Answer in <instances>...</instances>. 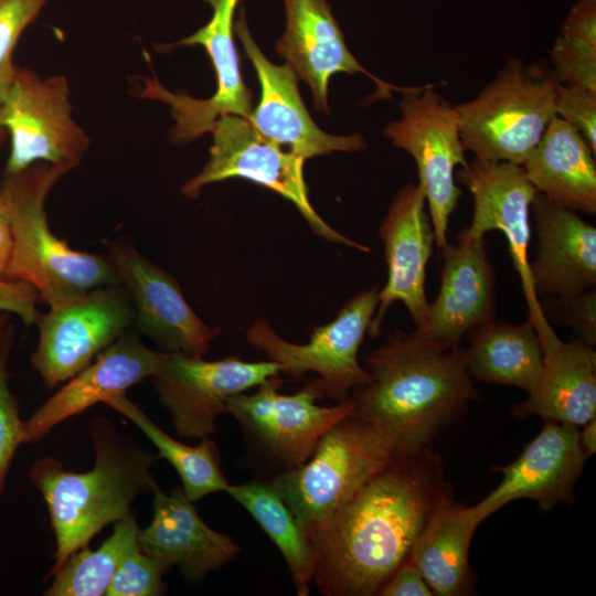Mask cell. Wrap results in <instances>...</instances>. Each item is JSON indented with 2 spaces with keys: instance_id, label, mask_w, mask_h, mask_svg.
Segmentation results:
<instances>
[{
  "instance_id": "obj_4",
  "label": "cell",
  "mask_w": 596,
  "mask_h": 596,
  "mask_svg": "<svg viewBox=\"0 0 596 596\" xmlns=\"http://www.w3.org/2000/svg\"><path fill=\"white\" fill-rule=\"evenodd\" d=\"M70 170L65 164L40 161L19 172L3 173L0 182L13 233L6 278L31 285L50 307L100 286L121 284L108 257L71 248L49 226L45 200Z\"/></svg>"
},
{
  "instance_id": "obj_8",
  "label": "cell",
  "mask_w": 596,
  "mask_h": 596,
  "mask_svg": "<svg viewBox=\"0 0 596 596\" xmlns=\"http://www.w3.org/2000/svg\"><path fill=\"white\" fill-rule=\"evenodd\" d=\"M433 87L429 84L402 93V116L389 123L383 134L392 146L409 153L416 163L417 183L425 195L435 244L440 251L448 243L449 219L462 194L455 183V168L467 167L469 162L460 138L457 109Z\"/></svg>"
},
{
  "instance_id": "obj_32",
  "label": "cell",
  "mask_w": 596,
  "mask_h": 596,
  "mask_svg": "<svg viewBox=\"0 0 596 596\" xmlns=\"http://www.w3.org/2000/svg\"><path fill=\"white\" fill-rule=\"evenodd\" d=\"M13 343L10 324L0 340V496L18 447L23 444V421L19 404L9 387L8 361Z\"/></svg>"
},
{
  "instance_id": "obj_5",
  "label": "cell",
  "mask_w": 596,
  "mask_h": 596,
  "mask_svg": "<svg viewBox=\"0 0 596 596\" xmlns=\"http://www.w3.org/2000/svg\"><path fill=\"white\" fill-rule=\"evenodd\" d=\"M552 74L510 57L471 100L455 105L466 151L522 166L556 116Z\"/></svg>"
},
{
  "instance_id": "obj_36",
  "label": "cell",
  "mask_w": 596,
  "mask_h": 596,
  "mask_svg": "<svg viewBox=\"0 0 596 596\" xmlns=\"http://www.w3.org/2000/svg\"><path fill=\"white\" fill-rule=\"evenodd\" d=\"M544 315H549L561 326L567 327L587 345L596 344V290L588 289L579 295L565 298L543 297Z\"/></svg>"
},
{
  "instance_id": "obj_27",
  "label": "cell",
  "mask_w": 596,
  "mask_h": 596,
  "mask_svg": "<svg viewBox=\"0 0 596 596\" xmlns=\"http://www.w3.org/2000/svg\"><path fill=\"white\" fill-rule=\"evenodd\" d=\"M482 520L473 507L445 500L416 539L408 560L422 572L434 595L462 596L475 590L469 562L473 533Z\"/></svg>"
},
{
  "instance_id": "obj_14",
  "label": "cell",
  "mask_w": 596,
  "mask_h": 596,
  "mask_svg": "<svg viewBox=\"0 0 596 596\" xmlns=\"http://www.w3.org/2000/svg\"><path fill=\"white\" fill-rule=\"evenodd\" d=\"M274 361L248 362L237 356L215 361L163 352L151 375L161 405L169 411L181 438H203L215 432L216 418L226 413L234 395L277 376Z\"/></svg>"
},
{
  "instance_id": "obj_23",
  "label": "cell",
  "mask_w": 596,
  "mask_h": 596,
  "mask_svg": "<svg viewBox=\"0 0 596 596\" xmlns=\"http://www.w3.org/2000/svg\"><path fill=\"white\" fill-rule=\"evenodd\" d=\"M531 212L536 244L529 269L536 296L565 298L595 288L596 227L539 192Z\"/></svg>"
},
{
  "instance_id": "obj_33",
  "label": "cell",
  "mask_w": 596,
  "mask_h": 596,
  "mask_svg": "<svg viewBox=\"0 0 596 596\" xmlns=\"http://www.w3.org/2000/svg\"><path fill=\"white\" fill-rule=\"evenodd\" d=\"M47 0H0V105L13 82L15 45L29 24L40 14Z\"/></svg>"
},
{
  "instance_id": "obj_17",
  "label": "cell",
  "mask_w": 596,
  "mask_h": 596,
  "mask_svg": "<svg viewBox=\"0 0 596 596\" xmlns=\"http://www.w3.org/2000/svg\"><path fill=\"white\" fill-rule=\"evenodd\" d=\"M384 247L387 278L379 290L377 306L368 333H381L390 307L403 302L416 329H425L429 302L426 296V267L433 253L435 234L426 199L418 183L405 184L393 198L379 228Z\"/></svg>"
},
{
  "instance_id": "obj_41",
  "label": "cell",
  "mask_w": 596,
  "mask_h": 596,
  "mask_svg": "<svg viewBox=\"0 0 596 596\" xmlns=\"http://www.w3.org/2000/svg\"><path fill=\"white\" fill-rule=\"evenodd\" d=\"M13 248L11 213L8 202L0 192V277L6 278Z\"/></svg>"
},
{
  "instance_id": "obj_35",
  "label": "cell",
  "mask_w": 596,
  "mask_h": 596,
  "mask_svg": "<svg viewBox=\"0 0 596 596\" xmlns=\"http://www.w3.org/2000/svg\"><path fill=\"white\" fill-rule=\"evenodd\" d=\"M552 76L560 84L596 92V47L558 35L550 52Z\"/></svg>"
},
{
  "instance_id": "obj_25",
  "label": "cell",
  "mask_w": 596,
  "mask_h": 596,
  "mask_svg": "<svg viewBox=\"0 0 596 596\" xmlns=\"http://www.w3.org/2000/svg\"><path fill=\"white\" fill-rule=\"evenodd\" d=\"M511 416L583 426L596 417V353L577 338L558 339L544 351V368L528 398L511 408Z\"/></svg>"
},
{
  "instance_id": "obj_31",
  "label": "cell",
  "mask_w": 596,
  "mask_h": 596,
  "mask_svg": "<svg viewBox=\"0 0 596 596\" xmlns=\"http://www.w3.org/2000/svg\"><path fill=\"white\" fill-rule=\"evenodd\" d=\"M139 528L129 515L115 522L114 530L99 547L73 553L51 576L46 596H102L125 556L138 544Z\"/></svg>"
},
{
  "instance_id": "obj_26",
  "label": "cell",
  "mask_w": 596,
  "mask_h": 596,
  "mask_svg": "<svg viewBox=\"0 0 596 596\" xmlns=\"http://www.w3.org/2000/svg\"><path fill=\"white\" fill-rule=\"evenodd\" d=\"M522 167L539 193L572 211L596 213L595 152L564 119L553 117Z\"/></svg>"
},
{
  "instance_id": "obj_42",
  "label": "cell",
  "mask_w": 596,
  "mask_h": 596,
  "mask_svg": "<svg viewBox=\"0 0 596 596\" xmlns=\"http://www.w3.org/2000/svg\"><path fill=\"white\" fill-rule=\"evenodd\" d=\"M578 443L582 450L589 458L596 451V417L587 422L578 430Z\"/></svg>"
},
{
  "instance_id": "obj_20",
  "label": "cell",
  "mask_w": 596,
  "mask_h": 596,
  "mask_svg": "<svg viewBox=\"0 0 596 596\" xmlns=\"http://www.w3.org/2000/svg\"><path fill=\"white\" fill-rule=\"evenodd\" d=\"M162 354L127 330L23 421V443H35L63 421L126 394L132 385L151 377Z\"/></svg>"
},
{
  "instance_id": "obj_21",
  "label": "cell",
  "mask_w": 596,
  "mask_h": 596,
  "mask_svg": "<svg viewBox=\"0 0 596 596\" xmlns=\"http://www.w3.org/2000/svg\"><path fill=\"white\" fill-rule=\"evenodd\" d=\"M440 287L429 304L422 336L447 344H460L475 328L496 320L494 268L489 260L486 237L458 234L457 243L441 249Z\"/></svg>"
},
{
  "instance_id": "obj_1",
  "label": "cell",
  "mask_w": 596,
  "mask_h": 596,
  "mask_svg": "<svg viewBox=\"0 0 596 596\" xmlns=\"http://www.w3.org/2000/svg\"><path fill=\"white\" fill-rule=\"evenodd\" d=\"M453 493L443 459L432 446L396 455L328 518L306 530L319 593L377 595Z\"/></svg>"
},
{
  "instance_id": "obj_22",
  "label": "cell",
  "mask_w": 596,
  "mask_h": 596,
  "mask_svg": "<svg viewBox=\"0 0 596 596\" xmlns=\"http://www.w3.org/2000/svg\"><path fill=\"white\" fill-rule=\"evenodd\" d=\"M283 1L286 29L275 45L276 52L310 86L317 111L329 113L328 83L339 72L369 76L383 98H391V89L404 93L413 88L391 85L361 66L350 53L327 0Z\"/></svg>"
},
{
  "instance_id": "obj_30",
  "label": "cell",
  "mask_w": 596,
  "mask_h": 596,
  "mask_svg": "<svg viewBox=\"0 0 596 596\" xmlns=\"http://www.w3.org/2000/svg\"><path fill=\"white\" fill-rule=\"evenodd\" d=\"M134 423L155 445L158 456L178 472L185 497L195 502L217 491H226L228 482L221 469V456L213 439L201 438L196 446L175 440L157 426L126 394L105 403Z\"/></svg>"
},
{
  "instance_id": "obj_37",
  "label": "cell",
  "mask_w": 596,
  "mask_h": 596,
  "mask_svg": "<svg viewBox=\"0 0 596 596\" xmlns=\"http://www.w3.org/2000/svg\"><path fill=\"white\" fill-rule=\"evenodd\" d=\"M555 113L575 127L596 153V92L578 85L557 83Z\"/></svg>"
},
{
  "instance_id": "obj_3",
  "label": "cell",
  "mask_w": 596,
  "mask_h": 596,
  "mask_svg": "<svg viewBox=\"0 0 596 596\" xmlns=\"http://www.w3.org/2000/svg\"><path fill=\"white\" fill-rule=\"evenodd\" d=\"M94 467L85 472L67 470L53 457L33 462L29 477L46 502L55 535L51 576L73 553L88 547L106 525L130 515L139 496L152 492L151 466L158 455L117 432L98 417L91 423Z\"/></svg>"
},
{
  "instance_id": "obj_19",
  "label": "cell",
  "mask_w": 596,
  "mask_h": 596,
  "mask_svg": "<svg viewBox=\"0 0 596 596\" xmlns=\"http://www.w3.org/2000/svg\"><path fill=\"white\" fill-rule=\"evenodd\" d=\"M234 32L259 82L260 98L248 120L264 137L280 147L287 146L288 151L304 159L366 147L360 134L334 136L316 125L300 96L296 73L289 64L276 65L262 53L249 32L244 8L234 21Z\"/></svg>"
},
{
  "instance_id": "obj_43",
  "label": "cell",
  "mask_w": 596,
  "mask_h": 596,
  "mask_svg": "<svg viewBox=\"0 0 596 596\" xmlns=\"http://www.w3.org/2000/svg\"><path fill=\"white\" fill-rule=\"evenodd\" d=\"M10 313L8 312H0V340L4 336L7 329L9 328V317Z\"/></svg>"
},
{
  "instance_id": "obj_7",
  "label": "cell",
  "mask_w": 596,
  "mask_h": 596,
  "mask_svg": "<svg viewBox=\"0 0 596 596\" xmlns=\"http://www.w3.org/2000/svg\"><path fill=\"white\" fill-rule=\"evenodd\" d=\"M281 383L278 375L270 377L254 393H238L226 402L248 455L269 475L267 479L304 465L324 433L354 408L351 397L334 406L319 405L324 396L319 377L294 394L280 393Z\"/></svg>"
},
{
  "instance_id": "obj_39",
  "label": "cell",
  "mask_w": 596,
  "mask_h": 596,
  "mask_svg": "<svg viewBox=\"0 0 596 596\" xmlns=\"http://www.w3.org/2000/svg\"><path fill=\"white\" fill-rule=\"evenodd\" d=\"M560 34L596 47V0H578L568 12Z\"/></svg>"
},
{
  "instance_id": "obj_28",
  "label": "cell",
  "mask_w": 596,
  "mask_h": 596,
  "mask_svg": "<svg viewBox=\"0 0 596 596\" xmlns=\"http://www.w3.org/2000/svg\"><path fill=\"white\" fill-rule=\"evenodd\" d=\"M466 338V366L472 380L514 386L528 394L535 389L544 368V351L531 322L493 320L472 329Z\"/></svg>"
},
{
  "instance_id": "obj_34",
  "label": "cell",
  "mask_w": 596,
  "mask_h": 596,
  "mask_svg": "<svg viewBox=\"0 0 596 596\" xmlns=\"http://www.w3.org/2000/svg\"><path fill=\"white\" fill-rule=\"evenodd\" d=\"M169 567L143 553L140 547L129 552L117 567L106 596H159L166 594L163 575Z\"/></svg>"
},
{
  "instance_id": "obj_16",
  "label": "cell",
  "mask_w": 596,
  "mask_h": 596,
  "mask_svg": "<svg viewBox=\"0 0 596 596\" xmlns=\"http://www.w3.org/2000/svg\"><path fill=\"white\" fill-rule=\"evenodd\" d=\"M108 258L127 288L134 324L167 353L203 358L221 333L187 302L177 280L124 241L106 244Z\"/></svg>"
},
{
  "instance_id": "obj_9",
  "label": "cell",
  "mask_w": 596,
  "mask_h": 596,
  "mask_svg": "<svg viewBox=\"0 0 596 596\" xmlns=\"http://www.w3.org/2000/svg\"><path fill=\"white\" fill-rule=\"evenodd\" d=\"M211 132L213 143L203 169L182 188L181 193L196 198L206 184L230 178H244L264 185L290 201L301 213L315 235L362 253L371 248L328 225L315 211L304 178L306 159L264 137L252 123L241 116L222 115Z\"/></svg>"
},
{
  "instance_id": "obj_15",
  "label": "cell",
  "mask_w": 596,
  "mask_h": 596,
  "mask_svg": "<svg viewBox=\"0 0 596 596\" xmlns=\"http://www.w3.org/2000/svg\"><path fill=\"white\" fill-rule=\"evenodd\" d=\"M212 8L210 21L193 34L162 49L201 45L206 51L216 76V91L207 99H195L185 93H171L156 78L146 79L139 96L158 99L170 106L175 125L170 132L174 143L189 142L211 131L222 115L249 119L253 98L243 81L234 43V17L240 0H204Z\"/></svg>"
},
{
  "instance_id": "obj_40",
  "label": "cell",
  "mask_w": 596,
  "mask_h": 596,
  "mask_svg": "<svg viewBox=\"0 0 596 596\" xmlns=\"http://www.w3.org/2000/svg\"><path fill=\"white\" fill-rule=\"evenodd\" d=\"M377 595L433 596L434 593L418 567L407 558L389 577Z\"/></svg>"
},
{
  "instance_id": "obj_18",
  "label": "cell",
  "mask_w": 596,
  "mask_h": 596,
  "mask_svg": "<svg viewBox=\"0 0 596 596\" xmlns=\"http://www.w3.org/2000/svg\"><path fill=\"white\" fill-rule=\"evenodd\" d=\"M578 426L544 419L540 433L519 457L505 466H492L500 483L472 505L483 521L518 499H532L545 512L557 504L573 505L575 483L588 459L578 443Z\"/></svg>"
},
{
  "instance_id": "obj_2",
  "label": "cell",
  "mask_w": 596,
  "mask_h": 596,
  "mask_svg": "<svg viewBox=\"0 0 596 596\" xmlns=\"http://www.w3.org/2000/svg\"><path fill=\"white\" fill-rule=\"evenodd\" d=\"M372 379L355 387L352 413L390 440L396 455L432 446L478 398L465 347L396 330L364 358Z\"/></svg>"
},
{
  "instance_id": "obj_44",
  "label": "cell",
  "mask_w": 596,
  "mask_h": 596,
  "mask_svg": "<svg viewBox=\"0 0 596 596\" xmlns=\"http://www.w3.org/2000/svg\"><path fill=\"white\" fill-rule=\"evenodd\" d=\"M8 136V131L7 129L4 128V126L1 124L0 121V147L1 145L3 143L6 137Z\"/></svg>"
},
{
  "instance_id": "obj_10",
  "label": "cell",
  "mask_w": 596,
  "mask_h": 596,
  "mask_svg": "<svg viewBox=\"0 0 596 596\" xmlns=\"http://www.w3.org/2000/svg\"><path fill=\"white\" fill-rule=\"evenodd\" d=\"M377 294V287H372L350 297L332 321L312 329L305 344L285 340L265 318L248 327L246 339L268 360L278 363L280 373L301 379L308 372H316L324 396L345 401L355 387L372 379L360 365L358 353L374 316Z\"/></svg>"
},
{
  "instance_id": "obj_6",
  "label": "cell",
  "mask_w": 596,
  "mask_h": 596,
  "mask_svg": "<svg viewBox=\"0 0 596 596\" xmlns=\"http://www.w3.org/2000/svg\"><path fill=\"white\" fill-rule=\"evenodd\" d=\"M396 456L390 440L352 412L328 429L299 468L267 480L306 532Z\"/></svg>"
},
{
  "instance_id": "obj_11",
  "label": "cell",
  "mask_w": 596,
  "mask_h": 596,
  "mask_svg": "<svg viewBox=\"0 0 596 596\" xmlns=\"http://www.w3.org/2000/svg\"><path fill=\"white\" fill-rule=\"evenodd\" d=\"M0 121L11 146L3 173L19 172L35 162L77 167L89 138L72 117L65 76L41 78L17 66L13 82L0 105Z\"/></svg>"
},
{
  "instance_id": "obj_13",
  "label": "cell",
  "mask_w": 596,
  "mask_h": 596,
  "mask_svg": "<svg viewBox=\"0 0 596 596\" xmlns=\"http://www.w3.org/2000/svg\"><path fill=\"white\" fill-rule=\"evenodd\" d=\"M457 179L473 196L471 223L460 234L468 238H481L493 230L503 233L526 300L528 321L535 327L544 351L560 338L542 310L529 269L530 213L536 189L526 178L522 166L505 161L475 158L467 167L460 168Z\"/></svg>"
},
{
  "instance_id": "obj_12",
  "label": "cell",
  "mask_w": 596,
  "mask_h": 596,
  "mask_svg": "<svg viewBox=\"0 0 596 596\" xmlns=\"http://www.w3.org/2000/svg\"><path fill=\"white\" fill-rule=\"evenodd\" d=\"M131 297L123 284L94 288L39 312L31 365L50 390L66 382L134 324Z\"/></svg>"
},
{
  "instance_id": "obj_38",
  "label": "cell",
  "mask_w": 596,
  "mask_h": 596,
  "mask_svg": "<svg viewBox=\"0 0 596 596\" xmlns=\"http://www.w3.org/2000/svg\"><path fill=\"white\" fill-rule=\"evenodd\" d=\"M38 291L24 281L0 277V312L18 315L26 326L35 323L38 318Z\"/></svg>"
},
{
  "instance_id": "obj_24",
  "label": "cell",
  "mask_w": 596,
  "mask_h": 596,
  "mask_svg": "<svg viewBox=\"0 0 596 596\" xmlns=\"http://www.w3.org/2000/svg\"><path fill=\"white\" fill-rule=\"evenodd\" d=\"M152 492L151 522L138 532V544L143 553L169 568L178 566L190 583H200L237 557L240 545L209 526L183 490L164 493L156 482Z\"/></svg>"
},
{
  "instance_id": "obj_29",
  "label": "cell",
  "mask_w": 596,
  "mask_h": 596,
  "mask_svg": "<svg viewBox=\"0 0 596 596\" xmlns=\"http://www.w3.org/2000/svg\"><path fill=\"white\" fill-rule=\"evenodd\" d=\"M245 508L284 556L299 596H308L315 573V556L296 517L265 479L228 485L226 491Z\"/></svg>"
}]
</instances>
